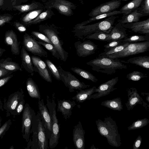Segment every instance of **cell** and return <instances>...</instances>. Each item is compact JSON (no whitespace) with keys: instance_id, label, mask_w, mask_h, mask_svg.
<instances>
[{"instance_id":"cell-41","label":"cell","mask_w":149,"mask_h":149,"mask_svg":"<svg viewBox=\"0 0 149 149\" xmlns=\"http://www.w3.org/2000/svg\"><path fill=\"white\" fill-rule=\"evenodd\" d=\"M147 77V74L138 71H134L127 74L126 76V78L128 80L135 81H138Z\"/></svg>"},{"instance_id":"cell-57","label":"cell","mask_w":149,"mask_h":149,"mask_svg":"<svg viewBox=\"0 0 149 149\" xmlns=\"http://www.w3.org/2000/svg\"><path fill=\"white\" fill-rule=\"evenodd\" d=\"M4 0H0V7H1L3 4Z\"/></svg>"},{"instance_id":"cell-14","label":"cell","mask_w":149,"mask_h":149,"mask_svg":"<svg viewBox=\"0 0 149 149\" xmlns=\"http://www.w3.org/2000/svg\"><path fill=\"white\" fill-rule=\"evenodd\" d=\"M118 80V77H117L100 84L97 88H96L95 91L96 93L90 95L87 100H90L92 98H100L108 95L111 92L117 89V88L114 86Z\"/></svg>"},{"instance_id":"cell-32","label":"cell","mask_w":149,"mask_h":149,"mask_svg":"<svg viewBox=\"0 0 149 149\" xmlns=\"http://www.w3.org/2000/svg\"><path fill=\"white\" fill-rule=\"evenodd\" d=\"M122 14V13L120 10H115L111 12L104 13L99 15L97 16L92 17L82 22L81 23H78L76 24L77 26H83L87 25L92 22L99 20L102 19H105L112 15H115L118 14Z\"/></svg>"},{"instance_id":"cell-38","label":"cell","mask_w":149,"mask_h":149,"mask_svg":"<svg viewBox=\"0 0 149 149\" xmlns=\"http://www.w3.org/2000/svg\"><path fill=\"white\" fill-rule=\"evenodd\" d=\"M130 43L129 42H126L111 49L104 51V52L99 54L98 56L105 57L107 56L122 51Z\"/></svg>"},{"instance_id":"cell-59","label":"cell","mask_w":149,"mask_h":149,"mask_svg":"<svg viewBox=\"0 0 149 149\" xmlns=\"http://www.w3.org/2000/svg\"><path fill=\"white\" fill-rule=\"evenodd\" d=\"M80 2H81V3L83 4V0H78Z\"/></svg>"},{"instance_id":"cell-51","label":"cell","mask_w":149,"mask_h":149,"mask_svg":"<svg viewBox=\"0 0 149 149\" xmlns=\"http://www.w3.org/2000/svg\"><path fill=\"white\" fill-rule=\"evenodd\" d=\"M13 72L0 68V78L8 76Z\"/></svg>"},{"instance_id":"cell-39","label":"cell","mask_w":149,"mask_h":149,"mask_svg":"<svg viewBox=\"0 0 149 149\" xmlns=\"http://www.w3.org/2000/svg\"><path fill=\"white\" fill-rule=\"evenodd\" d=\"M149 123V120L147 118L139 119L133 122L127 129L128 130H131L141 128L147 125Z\"/></svg>"},{"instance_id":"cell-4","label":"cell","mask_w":149,"mask_h":149,"mask_svg":"<svg viewBox=\"0 0 149 149\" xmlns=\"http://www.w3.org/2000/svg\"><path fill=\"white\" fill-rule=\"evenodd\" d=\"M30 133H32V148L48 149L49 148V140L45 130L40 118L39 111L33 119Z\"/></svg>"},{"instance_id":"cell-33","label":"cell","mask_w":149,"mask_h":149,"mask_svg":"<svg viewBox=\"0 0 149 149\" xmlns=\"http://www.w3.org/2000/svg\"><path fill=\"white\" fill-rule=\"evenodd\" d=\"M143 0H132L123 6L120 10L123 14H127L136 10Z\"/></svg>"},{"instance_id":"cell-20","label":"cell","mask_w":149,"mask_h":149,"mask_svg":"<svg viewBox=\"0 0 149 149\" xmlns=\"http://www.w3.org/2000/svg\"><path fill=\"white\" fill-rule=\"evenodd\" d=\"M4 42L10 46L12 54L18 55L19 54V43L18 41L17 36L12 30L6 32L4 37Z\"/></svg>"},{"instance_id":"cell-6","label":"cell","mask_w":149,"mask_h":149,"mask_svg":"<svg viewBox=\"0 0 149 149\" xmlns=\"http://www.w3.org/2000/svg\"><path fill=\"white\" fill-rule=\"evenodd\" d=\"M55 94L54 93L51 97L47 96L46 104L49 110L52 120V134L49 141V148H55L58 143L60 137V124H58L56 116V104L55 102Z\"/></svg>"},{"instance_id":"cell-19","label":"cell","mask_w":149,"mask_h":149,"mask_svg":"<svg viewBox=\"0 0 149 149\" xmlns=\"http://www.w3.org/2000/svg\"><path fill=\"white\" fill-rule=\"evenodd\" d=\"M57 111L61 112L66 120L69 118L72 115V110L76 105L74 101L63 99L57 100Z\"/></svg>"},{"instance_id":"cell-52","label":"cell","mask_w":149,"mask_h":149,"mask_svg":"<svg viewBox=\"0 0 149 149\" xmlns=\"http://www.w3.org/2000/svg\"><path fill=\"white\" fill-rule=\"evenodd\" d=\"M8 125V123H5L0 128V136L6 130Z\"/></svg>"},{"instance_id":"cell-36","label":"cell","mask_w":149,"mask_h":149,"mask_svg":"<svg viewBox=\"0 0 149 149\" xmlns=\"http://www.w3.org/2000/svg\"><path fill=\"white\" fill-rule=\"evenodd\" d=\"M109 36V33L100 31L91 33L86 36L83 39H90L107 41V38Z\"/></svg>"},{"instance_id":"cell-40","label":"cell","mask_w":149,"mask_h":149,"mask_svg":"<svg viewBox=\"0 0 149 149\" xmlns=\"http://www.w3.org/2000/svg\"><path fill=\"white\" fill-rule=\"evenodd\" d=\"M37 42L39 44L49 51L54 57L58 60H60V57L58 52L52 45L41 41H37Z\"/></svg>"},{"instance_id":"cell-48","label":"cell","mask_w":149,"mask_h":149,"mask_svg":"<svg viewBox=\"0 0 149 149\" xmlns=\"http://www.w3.org/2000/svg\"><path fill=\"white\" fill-rule=\"evenodd\" d=\"M14 24L16 28L20 32H23L26 30V28L24 25L18 22H15Z\"/></svg>"},{"instance_id":"cell-60","label":"cell","mask_w":149,"mask_h":149,"mask_svg":"<svg viewBox=\"0 0 149 149\" xmlns=\"http://www.w3.org/2000/svg\"><path fill=\"white\" fill-rule=\"evenodd\" d=\"M122 1H128V0H121Z\"/></svg>"},{"instance_id":"cell-18","label":"cell","mask_w":149,"mask_h":149,"mask_svg":"<svg viewBox=\"0 0 149 149\" xmlns=\"http://www.w3.org/2000/svg\"><path fill=\"white\" fill-rule=\"evenodd\" d=\"M85 131L83 128L81 122L79 121L74 127L73 130V141L77 149H84Z\"/></svg>"},{"instance_id":"cell-5","label":"cell","mask_w":149,"mask_h":149,"mask_svg":"<svg viewBox=\"0 0 149 149\" xmlns=\"http://www.w3.org/2000/svg\"><path fill=\"white\" fill-rule=\"evenodd\" d=\"M38 28L39 31L46 36L50 40L58 52L60 60L66 61L69 54L63 48V42L58 36L59 32L58 27L53 24L46 23L40 25Z\"/></svg>"},{"instance_id":"cell-54","label":"cell","mask_w":149,"mask_h":149,"mask_svg":"<svg viewBox=\"0 0 149 149\" xmlns=\"http://www.w3.org/2000/svg\"><path fill=\"white\" fill-rule=\"evenodd\" d=\"M141 94L143 96H146V99L147 101L149 102V93L146 92H142Z\"/></svg>"},{"instance_id":"cell-21","label":"cell","mask_w":149,"mask_h":149,"mask_svg":"<svg viewBox=\"0 0 149 149\" xmlns=\"http://www.w3.org/2000/svg\"><path fill=\"white\" fill-rule=\"evenodd\" d=\"M122 24L125 28L130 29L134 32L142 34H149V18L142 21Z\"/></svg>"},{"instance_id":"cell-17","label":"cell","mask_w":149,"mask_h":149,"mask_svg":"<svg viewBox=\"0 0 149 149\" xmlns=\"http://www.w3.org/2000/svg\"><path fill=\"white\" fill-rule=\"evenodd\" d=\"M31 58L34 72L38 73L45 80L49 83H52L51 77L45 63L38 56H32Z\"/></svg>"},{"instance_id":"cell-43","label":"cell","mask_w":149,"mask_h":149,"mask_svg":"<svg viewBox=\"0 0 149 149\" xmlns=\"http://www.w3.org/2000/svg\"><path fill=\"white\" fill-rule=\"evenodd\" d=\"M31 36L35 39L52 45L48 38L42 33L37 31H33L31 32Z\"/></svg>"},{"instance_id":"cell-61","label":"cell","mask_w":149,"mask_h":149,"mask_svg":"<svg viewBox=\"0 0 149 149\" xmlns=\"http://www.w3.org/2000/svg\"></svg>"},{"instance_id":"cell-42","label":"cell","mask_w":149,"mask_h":149,"mask_svg":"<svg viewBox=\"0 0 149 149\" xmlns=\"http://www.w3.org/2000/svg\"><path fill=\"white\" fill-rule=\"evenodd\" d=\"M45 62L54 77L56 80L61 81L60 75L58 68L50 60L47 59Z\"/></svg>"},{"instance_id":"cell-3","label":"cell","mask_w":149,"mask_h":149,"mask_svg":"<svg viewBox=\"0 0 149 149\" xmlns=\"http://www.w3.org/2000/svg\"><path fill=\"white\" fill-rule=\"evenodd\" d=\"M123 63L118 58L98 56L87 62L86 64L91 66L93 70L111 75L115 73L118 70L127 68V65Z\"/></svg>"},{"instance_id":"cell-34","label":"cell","mask_w":149,"mask_h":149,"mask_svg":"<svg viewBox=\"0 0 149 149\" xmlns=\"http://www.w3.org/2000/svg\"><path fill=\"white\" fill-rule=\"evenodd\" d=\"M70 69L77 74L88 80L94 83L97 82L98 81L96 77L88 71L76 67H72Z\"/></svg>"},{"instance_id":"cell-35","label":"cell","mask_w":149,"mask_h":149,"mask_svg":"<svg viewBox=\"0 0 149 149\" xmlns=\"http://www.w3.org/2000/svg\"><path fill=\"white\" fill-rule=\"evenodd\" d=\"M45 9V8H44L34 10L28 12V13L22 16L21 19L23 24L34 19Z\"/></svg>"},{"instance_id":"cell-30","label":"cell","mask_w":149,"mask_h":149,"mask_svg":"<svg viewBox=\"0 0 149 149\" xmlns=\"http://www.w3.org/2000/svg\"><path fill=\"white\" fill-rule=\"evenodd\" d=\"M122 61L135 64L146 69L149 68V56H146L135 57L129 59L126 61Z\"/></svg>"},{"instance_id":"cell-2","label":"cell","mask_w":149,"mask_h":149,"mask_svg":"<svg viewBox=\"0 0 149 149\" xmlns=\"http://www.w3.org/2000/svg\"><path fill=\"white\" fill-rule=\"evenodd\" d=\"M95 123L99 133L106 138L110 145L116 147L120 146L121 140L118 127L116 121L111 117H105L104 121L98 119Z\"/></svg>"},{"instance_id":"cell-58","label":"cell","mask_w":149,"mask_h":149,"mask_svg":"<svg viewBox=\"0 0 149 149\" xmlns=\"http://www.w3.org/2000/svg\"><path fill=\"white\" fill-rule=\"evenodd\" d=\"M29 0H20V3H24L27 2Z\"/></svg>"},{"instance_id":"cell-8","label":"cell","mask_w":149,"mask_h":149,"mask_svg":"<svg viewBox=\"0 0 149 149\" xmlns=\"http://www.w3.org/2000/svg\"><path fill=\"white\" fill-rule=\"evenodd\" d=\"M45 9H56L60 14L67 16L73 15L76 5L66 0H41Z\"/></svg>"},{"instance_id":"cell-1","label":"cell","mask_w":149,"mask_h":149,"mask_svg":"<svg viewBox=\"0 0 149 149\" xmlns=\"http://www.w3.org/2000/svg\"><path fill=\"white\" fill-rule=\"evenodd\" d=\"M118 17L112 15L95 23L83 26L76 25L72 32L75 36L82 40L87 35L93 33L102 31L109 33L113 27L115 20Z\"/></svg>"},{"instance_id":"cell-29","label":"cell","mask_w":149,"mask_h":149,"mask_svg":"<svg viewBox=\"0 0 149 149\" xmlns=\"http://www.w3.org/2000/svg\"><path fill=\"white\" fill-rule=\"evenodd\" d=\"M0 68L13 72L22 70L19 64L12 61L9 57L0 59Z\"/></svg>"},{"instance_id":"cell-12","label":"cell","mask_w":149,"mask_h":149,"mask_svg":"<svg viewBox=\"0 0 149 149\" xmlns=\"http://www.w3.org/2000/svg\"><path fill=\"white\" fill-rule=\"evenodd\" d=\"M38 106L40 116L45 127L49 141L52 134V120L47 106L42 99L38 100Z\"/></svg>"},{"instance_id":"cell-25","label":"cell","mask_w":149,"mask_h":149,"mask_svg":"<svg viewBox=\"0 0 149 149\" xmlns=\"http://www.w3.org/2000/svg\"><path fill=\"white\" fill-rule=\"evenodd\" d=\"M54 15L51 9H45L34 19L23 24L27 26L37 24L51 18Z\"/></svg>"},{"instance_id":"cell-56","label":"cell","mask_w":149,"mask_h":149,"mask_svg":"<svg viewBox=\"0 0 149 149\" xmlns=\"http://www.w3.org/2000/svg\"><path fill=\"white\" fill-rule=\"evenodd\" d=\"M6 51V49L2 48L0 47V57L2 56L4 52Z\"/></svg>"},{"instance_id":"cell-23","label":"cell","mask_w":149,"mask_h":149,"mask_svg":"<svg viewBox=\"0 0 149 149\" xmlns=\"http://www.w3.org/2000/svg\"><path fill=\"white\" fill-rule=\"evenodd\" d=\"M21 57L22 67L26 72L33 76L34 70L31 58L24 46L21 49Z\"/></svg>"},{"instance_id":"cell-53","label":"cell","mask_w":149,"mask_h":149,"mask_svg":"<svg viewBox=\"0 0 149 149\" xmlns=\"http://www.w3.org/2000/svg\"><path fill=\"white\" fill-rule=\"evenodd\" d=\"M23 108V102L21 101L18 106L17 111V112L19 113L22 112Z\"/></svg>"},{"instance_id":"cell-47","label":"cell","mask_w":149,"mask_h":149,"mask_svg":"<svg viewBox=\"0 0 149 149\" xmlns=\"http://www.w3.org/2000/svg\"><path fill=\"white\" fill-rule=\"evenodd\" d=\"M13 16L9 14L0 15V26L6 23H9L12 19Z\"/></svg>"},{"instance_id":"cell-26","label":"cell","mask_w":149,"mask_h":149,"mask_svg":"<svg viewBox=\"0 0 149 149\" xmlns=\"http://www.w3.org/2000/svg\"><path fill=\"white\" fill-rule=\"evenodd\" d=\"M123 15L121 19L118 21L122 24L139 21L141 17L148 15L139 13L137 9L128 14Z\"/></svg>"},{"instance_id":"cell-31","label":"cell","mask_w":149,"mask_h":149,"mask_svg":"<svg viewBox=\"0 0 149 149\" xmlns=\"http://www.w3.org/2000/svg\"><path fill=\"white\" fill-rule=\"evenodd\" d=\"M101 104L102 106L114 110L121 111L123 109L121 99L120 97L105 100L102 102Z\"/></svg>"},{"instance_id":"cell-11","label":"cell","mask_w":149,"mask_h":149,"mask_svg":"<svg viewBox=\"0 0 149 149\" xmlns=\"http://www.w3.org/2000/svg\"><path fill=\"white\" fill-rule=\"evenodd\" d=\"M23 113L22 131L25 138L29 141L31 127L34 118L36 116L34 110L26 104Z\"/></svg>"},{"instance_id":"cell-15","label":"cell","mask_w":149,"mask_h":149,"mask_svg":"<svg viewBox=\"0 0 149 149\" xmlns=\"http://www.w3.org/2000/svg\"><path fill=\"white\" fill-rule=\"evenodd\" d=\"M128 100L125 103V106L128 111L132 110L137 104H140L148 110L149 105L146 103L138 92L135 88H127Z\"/></svg>"},{"instance_id":"cell-28","label":"cell","mask_w":149,"mask_h":149,"mask_svg":"<svg viewBox=\"0 0 149 149\" xmlns=\"http://www.w3.org/2000/svg\"><path fill=\"white\" fill-rule=\"evenodd\" d=\"M96 87L94 86L91 88L85 90L81 89L77 91L76 94L72 98V99L75 100L79 103H82L87 100L88 97L95 93Z\"/></svg>"},{"instance_id":"cell-50","label":"cell","mask_w":149,"mask_h":149,"mask_svg":"<svg viewBox=\"0 0 149 149\" xmlns=\"http://www.w3.org/2000/svg\"><path fill=\"white\" fill-rule=\"evenodd\" d=\"M13 76V74H11L8 76L2 77L0 78V87L4 85Z\"/></svg>"},{"instance_id":"cell-7","label":"cell","mask_w":149,"mask_h":149,"mask_svg":"<svg viewBox=\"0 0 149 149\" xmlns=\"http://www.w3.org/2000/svg\"><path fill=\"white\" fill-rule=\"evenodd\" d=\"M149 49V41L130 43L122 51L105 57L113 58H124L143 53L148 51Z\"/></svg>"},{"instance_id":"cell-44","label":"cell","mask_w":149,"mask_h":149,"mask_svg":"<svg viewBox=\"0 0 149 149\" xmlns=\"http://www.w3.org/2000/svg\"><path fill=\"white\" fill-rule=\"evenodd\" d=\"M139 13L149 15V0H143L137 9Z\"/></svg>"},{"instance_id":"cell-9","label":"cell","mask_w":149,"mask_h":149,"mask_svg":"<svg viewBox=\"0 0 149 149\" xmlns=\"http://www.w3.org/2000/svg\"><path fill=\"white\" fill-rule=\"evenodd\" d=\"M61 77V81L66 87L68 88L70 92H74L75 90L79 91L84 89L90 86L81 82L70 72L63 70L60 66L58 67Z\"/></svg>"},{"instance_id":"cell-27","label":"cell","mask_w":149,"mask_h":149,"mask_svg":"<svg viewBox=\"0 0 149 149\" xmlns=\"http://www.w3.org/2000/svg\"><path fill=\"white\" fill-rule=\"evenodd\" d=\"M26 89L29 96L31 97L41 100V95L38 87L31 77L28 78L26 81Z\"/></svg>"},{"instance_id":"cell-46","label":"cell","mask_w":149,"mask_h":149,"mask_svg":"<svg viewBox=\"0 0 149 149\" xmlns=\"http://www.w3.org/2000/svg\"><path fill=\"white\" fill-rule=\"evenodd\" d=\"M123 39L113 40L109 42L108 43L104 46L105 48L104 51H106L119 45L126 43L123 42Z\"/></svg>"},{"instance_id":"cell-37","label":"cell","mask_w":149,"mask_h":149,"mask_svg":"<svg viewBox=\"0 0 149 149\" xmlns=\"http://www.w3.org/2000/svg\"><path fill=\"white\" fill-rule=\"evenodd\" d=\"M149 34L145 35H135L128 36L126 38L123 40L125 42L134 43L141 41H149Z\"/></svg>"},{"instance_id":"cell-13","label":"cell","mask_w":149,"mask_h":149,"mask_svg":"<svg viewBox=\"0 0 149 149\" xmlns=\"http://www.w3.org/2000/svg\"><path fill=\"white\" fill-rule=\"evenodd\" d=\"M77 55L85 57L95 54L98 49V45L90 40L78 41L74 43Z\"/></svg>"},{"instance_id":"cell-24","label":"cell","mask_w":149,"mask_h":149,"mask_svg":"<svg viewBox=\"0 0 149 149\" xmlns=\"http://www.w3.org/2000/svg\"><path fill=\"white\" fill-rule=\"evenodd\" d=\"M45 8L43 4L40 2L33 1L31 3L23 5H15L12 8L21 13H26L35 10Z\"/></svg>"},{"instance_id":"cell-49","label":"cell","mask_w":149,"mask_h":149,"mask_svg":"<svg viewBox=\"0 0 149 149\" xmlns=\"http://www.w3.org/2000/svg\"><path fill=\"white\" fill-rule=\"evenodd\" d=\"M142 141V138L140 135H139L134 141L133 148V149H138L141 145Z\"/></svg>"},{"instance_id":"cell-55","label":"cell","mask_w":149,"mask_h":149,"mask_svg":"<svg viewBox=\"0 0 149 149\" xmlns=\"http://www.w3.org/2000/svg\"><path fill=\"white\" fill-rule=\"evenodd\" d=\"M10 6L12 8L16 4V2L17 0H10Z\"/></svg>"},{"instance_id":"cell-45","label":"cell","mask_w":149,"mask_h":149,"mask_svg":"<svg viewBox=\"0 0 149 149\" xmlns=\"http://www.w3.org/2000/svg\"><path fill=\"white\" fill-rule=\"evenodd\" d=\"M19 99V97L18 95H15L8 102V107L11 110L15 109L18 104Z\"/></svg>"},{"instance_id":"cell-10","label":"cell","mask_w":149,"mask_h":149,"mask_svg":"<svg viewBox=\"0 0 149 149\" xmlns=\"http://www.w3.org/2000/svg\"><path fill=\"white\" fill-rule=\"evenodd\" d=\"M23 38V46L26 51L38 57H47V52L32 36L26 33Z\"/></svg>"},{"instance_id":"cell-16","label":"cell","mask_w":149,"mask_h":149,"mask_svg":"<svg viewBox=\"0 0 149 149\" xmlns=\"http://www.w3.org/2000/svg\"><path fill=\"white\" fill-rule=\"evenodd\" d=\"M121 0H112L102 3L92 10L88 16L93 17L116 10L121 5Z\"/></svg>"},{"instance_id":"cell-22","label":"cell","mask_w":149,"mask_h":149,"mask_svg":"<svg viewBox=\"0 0 149 149\" xmlns=\"http://www.w3.org/2000/svg\"><path fill=\"white\" fill-rule=\"evenodd\" d=\"M126 29L119 22L113 26L109 33L107 41L124 39L128 37Z\"/></svg>"}]
</instances>
